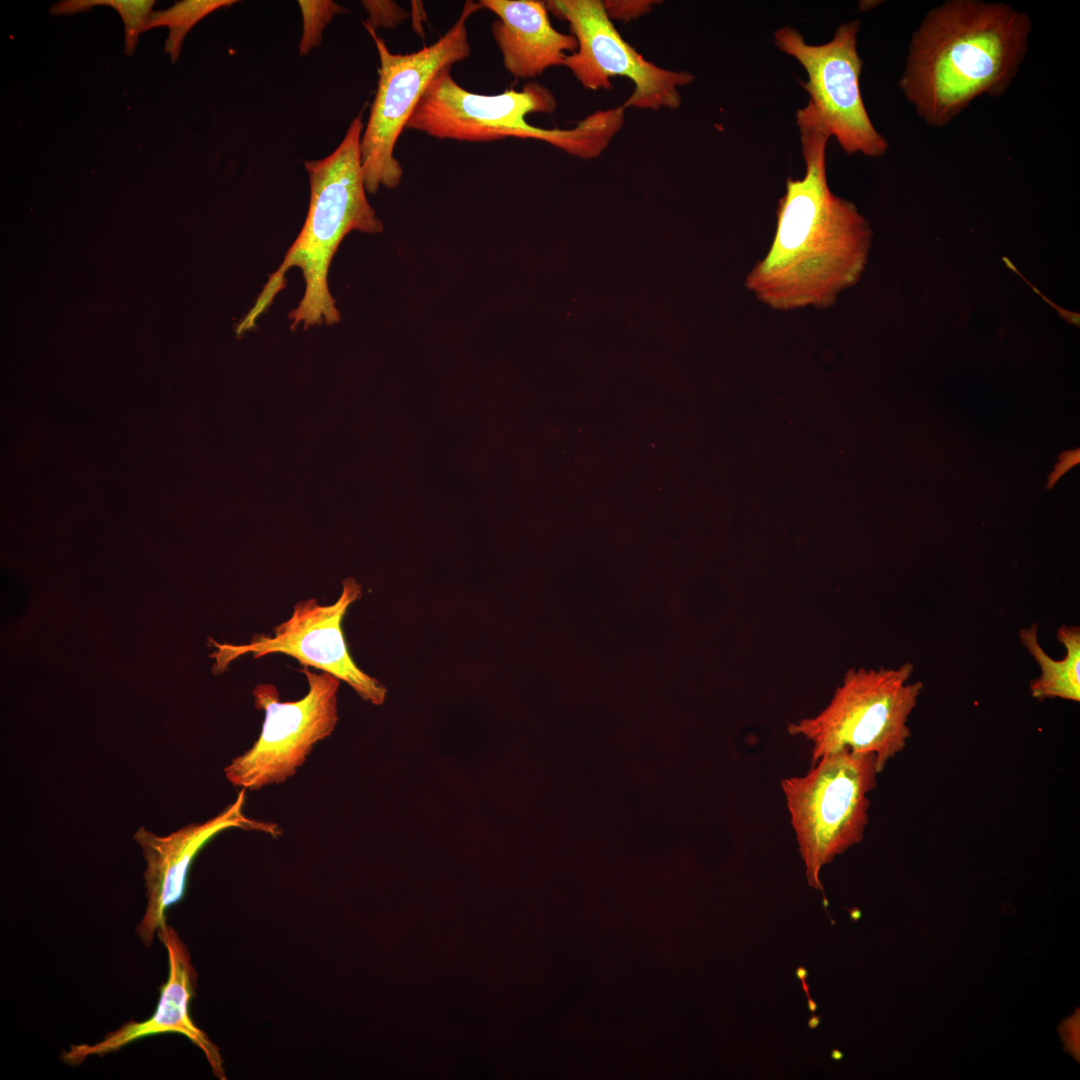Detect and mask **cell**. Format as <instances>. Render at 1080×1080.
<instances>
[{
	"instance_id": "cell-1",
	"label": "cell",
	"mask_w": 1080,
	"mask_h": 1080,
	"mask_svg": "<svg viewBox=\"0 0 1080 1080\" xmlns=\"http://www.w3.org/2000/svg\"><path fill=\"white\" fill-rule=\"evenodd\" d=\"M796 124L805 173L787 178L772 243L745 281L762 304L778 311L834 305L841 292L859 281L872 237L855 204L829 187L831 135L809 103L797 110Z\"/></svg>"
},
{
	"instance_id": "cell-2",
	"label": "cell",
	"mask_w": 1080,
	"mask_h": 1080,
	"mask_svg": "<svg viewBox=\"0 0 1080 1080\" xmlns=\"http://www.w3.org/2000/svg\"><path fill=\"white\" fill-rule=\"evenodd\" d=\"M1032 21L1008 4L948 0L912 35L899 87L928 125L950 124L980 96H1000L1028 51Z\"/></svg>"
},
{
	"instance_id": "cell-3",
	"label": "cell",
	"mask_w": 1080,
	"mask_h": 1080,
	"mask_svg": "<svg viewBox=\"0 0 1080 1080\" xmlns=\"http://www.w3.org/2000/svg\"><path fill=\"white\" fill-rule=\"evenodd\" d=\"M363 128L360 112L330 155L304 163L310 183L305 222L282 263L268 276L254 305L236 325L238 336L251 330L271 306L284 289L285 275L292 267L301 270L305 291L298 306L288 314L291 329L340 321L341 314L328 288L331 260L349 232L376 234L384 229L366 196L360 152Z\"/></svg>"
},
{
	"instance_id": "cell-4",
	"label": "cell",
	"mask_w": 1080,
	"mask_h": 1080,
	"mask_svg": "<svg viewBox=\"0 0 1080 1080\" xmlns=\"http://www.w3.org/2000/svg\"><path fill=\"white\" fill-rule=\"evenodd\" d=\"M450 69H441L431 80L406 129L439 139L469 142L507 137L537 139L575 156L593 158L606 148L624 121V112L617 107L597 111L572 129H542L529 124L525 117L556 109L555 97L547 87L529 82L521 91L476 94L461 87Z\"/></svg>"
},
{
	"instance_id": "cell-5",
	"label": "cell",
	"mask_w": 1080,
	"mask_h": 1080,
	"mask_svg": "<svg viewBox=\"0 0 1080 1080\" xmlns=\"http://www.w3.org/2000/svg\"><path fill=\"white\" fill-rule=\"evenodd\" d=\"M911 663L898 668H851L828 705L817 715L788 724L787 732L812 743L810 766L842 749L872 753L881 773L911 735L909 716L923 689L910 682Z\"/></svg>"
},
{
	"instance_id": "cell-6",
	"label": "cell",
	"mask_w": 1080,
	"mask_h": 1080,
	"mask_svg": "<svg viewBox=\"0 0 1080 1080\" xmlns=\"http://www.w3.org/2000/svg\"><path fill=\"white\" fill-rule=\"evenodd\" d=\"M877 758L842 749L820 757L803 776L781 781L809 886L823 891L821 868L862 841Z\"/></svg>"
},
{
	"instance_id": "cell-7",
	"label": "cell",
	"mask_w": 1080,
	"mask_h": 1080,
	"mask_svg": "<svg viewBox=\"0 0 1080 1080\" xmlns=\"http://www.w3.org/2000/svg\"><path fill=\"white\" fill-rule=\"evenodd\" d=\"M479 3L466 1L453 26L436 42L411 53H392L366 21L375 42L380 67L378 84L360 141L364 186L375 194L380 186L400 184L403 169L394 157L395 144L434 76L445 67L463 61L471 53L466 22Z\"/></svg>"
},
{
	"instance_id": "cell-8",
	"label": "cell",
	"mask_w": 1080,
	"mask_h": 1080,
	"mask_svg": "<svg viewBox=\"0 0 1080 1080\" xmlns=\"http://www.w3.org/2000/svg\"><path fill=\"white\" fill-rule=\"evenodd\" d=\"M308 691L297 701L281 702L273 684L260 683L252 694L256 708L265 713L255 743L224 769L234 786L258 790L285 782L306 761L313 747L330 736L338 722L340 680L325 671L302 666Z\"/></svg>"
},
{
	"instance_id": "cell-9",
	"label": "cell",
	"mask_w": 1080,
	"mask_h": 1080,
	"mask_svg": "<svg viewBox=\"0 0 1080 1080\" xmlns=\"http://www.w3.org/2000/svg\"><path fill=\"white\" fill-rule=\"evenodd\" d=\"M860 22L841 24L832 39L809 44L790 26L774 32V44L800 63L807 74L801 82L808 103L817 117L848 155L881 157L888 148L886 138L873 125L860 89L862 59L857 50Z\"/></svg>"
},
{
	"instance_id": "cell-10",
	"label": "cell",
	"mask_w": 1080,
	"mask_h": 1080,
	"mask_svg": "<svg viewBox=\"0 0 1080 1080\" xmlns=\"http://www.w3.org/2000/svg\"><path fill=\"white\" fill-rule=\"evenodd\" d=\"M546 7L569 23L578 48L565 58L566 66L583 87L611 88V78H629L634 90L622 107L658 110L677 109L682 101L679 88L690 84L694 75L661 68L646 60L617 31L606 14L603 1L551 0Z\"/></svg>"
},
{
	"instance_id": "cell-11",
	"label": "cell",
	"mask_w": 1080,
	"mask_h": 1080,
	"mask_svg": "<svg viewBox=\"0 0 1080 1080\" xmlns=\"http://www.w3.org/2000/svg\"><path fill=\"white\" fill-rule=\"evenodd\" d=\"M360 596L361 585L354 578H346L336 602L322 605L315 598L297 602L291 616L275 626L271 636L258 635L244 644H221L210 639L216 648L210 654V658L215 659L212 672L223 673L234 660L244 655L260 658L282 653L297 659L302 666L332 674L353 688L362 699L381 705L386 698V688L353 661L342 630L347 609Z\"/></svg>"
},
{
	"instance_id": "cell-12",
	"label": "cell",
	"mask_w": 1080,
	"mask_h": 1080,
	"mask_svg": "<svg viewBox=\"0 0 1080 1080\" xmlns=\"http://www.w3.org/2000/svg\"><path fill=\"white\" fill-rule=\"evenodd\" d=\"M246 789L236 800L215 817L204 823H192L167 835L158 836L140 827L134 839L140 845L146 861L144 873L147 905L137 934L149 947L159 929L166 923L167 909L182 899L187 875L193 859L214 836L228 828L257 831L277 837L280 827L273 822L252 819L243 807Z\"/></svg>"
},
{
	"instance_id": "cell-13",
	"label": "cell",
	"mask_w": 1080,
	"mask_h": 1080,
	"mask_svg": "<svg viewBox=\"0 0 1080 1080\" xmlns=\"http://www.w3.org/2000/svg\"><path fill=\"white\" fill-rule=\"evenodd\" d=\"M168 952L169 973L161 987L155 1012L145 1021H129L92 1045L77 1044L62 1054V1060L79 1065L91 1056H102L121 1049L136 1040L162 1033H178L188 1038L205 1055L214 1076L225 1080L223 1059L219 1048L193 1022L189 1006L195 995L196 971L191 964L187 947L174 928L165 923L157 933Z\"/></svg>"
},
{
	"instance_id": "cell-14",
	"label": "cell",
	"mask_w": 1080,
	"mask_h": 1080,
	"mask_svg": "<svg viewBox=\"0 0 1080 1080\" xmlns=\"http://www.w3.org/2000/svg\"><path fill=\"white\" fill-rule=\"evenodd\" d=\"M478 3L497 16L491 31L506 70L516 78H534L550 67L564 65L565 52L572 54L578 48L574 35L554 29L545 2L480 0Z\"/></svg>"
},
{
	"instance_id": "cell-15",
	"label": "cell",
	"mask_w": 1080,
	"mask_h": 1080,
	"mask_svg": "<svg viewBox=\"0 0 1080 1080\" xmlns=\"http://www.w3.org/2000/svg\"><path fill=\"white\" fill-rule=\"evenodd\" d=\"M1019 637L1038 663L1041 674L1029 684L1033 698L1043 701L1060 698L1080 701V628L1075 625H1061L1057 639L1066 649L1063 659L1051 658L1038 640V625L1032 624L1019 631Z\"/></svg>"
},
{
	"instance_id": "cell-16",
	"label": "cell",
	"mask_w": 1080,
	"mask_h": 1080,
	"mask_svg": "<svg viewBox=\"0 0 1080 1080\" xmlns=\"http://www.w3.org/2000/svg\"><path fill=\"white\" fill-rule=\"evenodd\" d=\"M236 3V0L179 1L167 10L152 12L146 22L144 31L167 26L169 35L165 42L164 51L170 55L172 62H176L181 52L183 40L194 25L213 11Z\"/></svg>"
},
{
	"instance_id": "cell-17",
	"label": "cell",
	"mask_w": 1080,
	"mask_h": 1080,
	"mask_svg": "<svg viewBox=\"0 0 1080 1080\" xmlns=\"http://www.w3.org/2000/svg\"><path fill=\"white\" fill-rule=\"evenodd\" d=\"M154 0H65L51 7L53 15L74 14L91 9L97 5H108L116 9L125 25V52L132 55L138 36L144 31L146 22L152 13Z\"/></svg>"
},
{
	"instance_id": "cell-18",
	"label": "cell",
	"mask_w": 1080,
	"mask_h": 1080,
	"mask_svg": "<svg viewBox=\"0 0 1080 1080\" xmlns=\"http://www.w3.org/2000/svg\"><path fill=\"white\" fill-rule=\"evenodd\" d=\"M298 5L303 19L299 54L304 56L320 45L322 33L333 17L346 10L330 0H299Z\"/></svg>"
},
{
	"instance_id": "cell-19",
	"label": "cell",
	"mask_w": 1080,
	"mask_h": 1080,
	"mask_svg": "<svg viewBox=\"0 0 1080 1080\" xmlns=\"http://www.w3.org/2000/svg\"><path fill=\"white\" fill-rule=\"evenodd\" d=\"M361 3L368 13L366 22L375 30L378 27L394 28L408 17L407 11L393 1L366 0Z\"/></svg>"
},
{
	"instance_id": "cell-20",
	"label": "cell",
	"mask_w": 1080,
	"mask_h": 1080,
	"mask_svg": "<svg viewBox=\"0 0 1080 1080\" xmlns=\"http://www.w3.org/2000/svg\"><path fill=\"white\" fill-rule=\"evenodd\" d=\"M657 1L650 0H608L603 5L608 17L620 21H629L648 13Z\"/></svg>"
},
{
	"instance_id": "cell-21",
	"label": "cell",
	"mask_w": 1080,
	"mask_h": 1080,
	"mask_svg": "<svg viewBox=\"0 0 1080 1080\" xmlns=\"http://www.w3.org/2000/svg\"><path fill=\"white\" fill-rule=\"evenodd\" d=\"M1080 450L1074 449L1063 452L1059 456L1060 462L1054 466V471L1051 472L1047 484V489L1053 488L1056 481L1064 475L1070 468L1079 463Z\"/></svg>"
}]
</instances>
